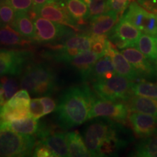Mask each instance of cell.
<instances>
[{"instance_id":"cell-28","label":"cell","mask_w":157,"mask_h":157,"mask_svg":"<svg viewBox=\"0 0 157 157\" xmlns=\"http://www.w3.org/2000/svg\"><path fill=\"white\" fill-rule=\"evenodd\" d=\"M16 31L9 25L0 26V44L7 45V46H15V45H23L26 43L31 42L22 39Z\"/></svg>"},{"instance_id":"cell-39","label":"cell","mask_w":157,"mask_h":157,"mask_svg":"<svg viewBox=\"0 0 157 157\" xmlns=\"http://www.w3.org/2000/svg\"><path fill=\"white\" fill-rule=\"evenodd\" d=\"M145 1H148V0H137V3H138V4H140L141 2H145Z\"/></svg>"},{"instance_id":"cell-27","label":"cell","mask_w":157,"mask_h":157,"mask_svg":"<svg viewBox=\"0 0 157 157\" xmlns=\"http://www.w3.org/2000/svg\"><path fill=\"white\" fill-rule=\"evenodd\" d=\"M135 156L157 157V135L144 137L135 146Z\"/></svg>"},{"instance_id":"cell-1","label":"cell","mask_w":157,"mask_h":157,"mask_svg":"<svg viewBox=\"0 0 157 157\" xmlns=\"http://www.w3.org/2000/svg\"><path fill=\"white\" fill-rule=\"evenodd\" d=\"M95 100L87 85L66 89L60 95L54 111L59 126L68 129L85 122L89 119L90 109Z\"/></svg>"},{"instance_id":"cell-24","label":"cell","mask_w":157,"mask_h":157,"mask_svg":"<svg viewBox=\"0 0 157 157\" xmlns=\"http://www.w3.org/2000/svg\"><path fill=\"white\" fill-rule=\"evenodd\" d=\"M135 47L148 60L157 63V36L141 34L137 39Z\"/></svg>"},{"instance_id":"cell-21","label":"cell","mask_w":157,"mask_h":157,"mask_svg":"<svg viewBox=\"0 0 157 157\" xmlns=\"http://www.w3.org/2000/svg\"><path fill=\"white\" fill-rule=\"evenodd\" d=\"M30 15L25 12H16L11 26L23 38L34 40L35 26Z\"/></svg>"},{"instance_id":"cell-40","label":"cell","mask_w":157,"mask_h":157,"mask_svg":"<svg viewBox=\"0 0 157 157\" xmlns=\"http://www.w3.org/2000/svg\"><path fill=\"white\" fill-rule=\"evenodd\" d=\"M4 1V0H0V4H1L2 2Z\"/></svg>"},{"instance_id":"cell-13","label":"cell","mask_w":157,"mask_h":157,"mask_svg":"<svg viewBox=\"0 0 157 157\" xmlns=\"http://www.w3.org/2000/svg\"><path fill=\"white\" fill-rule=\"evenodd\" d=\"M36 135L40 139L41 142L46 145L53 152L55 156H68L66 134L60 132H55L50 127L41 125Z\"/></svg>"},{"instance_id":"cell-19","label":"cell","mask_w":157,"mask_h":157,"mask_svg":"<svg viewBox=\"0 0 157 157\" xmlns=\"http://www.w3.org/2000/svg\"><path fill=\"white\" fill-rule=\"evenodd\" d=\"M41 124L38 119L33 117L17 121H0V130H11L15 132L25 135L37 134Z\"/></svg>"},{"instance_id":"cell-37","label":"cell","mask_w":157,"mask_h":157,"mask_svg":"<svg viewBox=\"0 0 157 157\" xmlns=\"http://www.w3.org/2000/svg\"><path fill=\"white\" fill-rule=\"evenodd\" d=\"M41 101L44 105V116L53 112L56 109V103L55 100L49 95H45L44 97L40 98Z\"/></svg>"},{"instance_id":"cell-3","label":"cell","mask_w":157,"mask_h":157,"mask_svg":"<svg viewBox=\"0 0 157 157\" xmlns=\"http://www.w3.org/2000/svg\"><path fill=\"white\" fill-rule=\"evenodd\" d=\"M36 137L11 130H0V156L21 157L32 155Z\"/></svg>"},{"instance_id":"cell-32","label":"cell","mask_w":157,"mask_h":157,"mask_svg":"<svg viewBox=\"0 0 157 157\" xmlns=\"http://www.w3.org/2000/svg\"><path fill=\"white\" fill-rule=\"evenodd\" d=\"M83 1L89 7L90 16L101 15L109 10L107 0H83Z\"/></svg>"},{"instance_id":"cell-4","label":"cell","mask_w":157,"mask_h":157,"mask_svg":"<svg viewBox=\"0 0 157 157\" xmlns=\"http://www.w3.org/2000/svg\"><path fill=\"white\" fill-rule=\"evenodd\" d=\"M133 82L126 77L116 74L107 79H100L93 83V89L101 99L105 101H128L132 96Z\"/></svg>"},{"instance_id":"cell-8","label":"cell","mask_w":157,"mask_h":157,"mask_svg":"<svg viewBox=\"0 0 157 157\" xmlns=\"http://www.w3.org/2000/svg\"><path fill=\"white\" fill-rule=\"evenodd\" d=\"M30 12L31 13L29 15L32 19L36 15H38L54 22L68 25L77 30V23L71 17L64 2L56 1L44 5L34 6Z\"/></svg>"},{"instance_id":"cell-18","label":"cell","mask_w":157,"mask_h":157,"mask_svg":"<svg viewBox=\"0 0 157 157\" xmlns=\"http://www.w3.org/2000/svg\"><path fill=\"white\" fill-rule=\"evenodd\" d=\"M118 13L108 10L101 15L93 16L90 21L91 35H106L113 29L118 21Z\"/></svg>"},{"instance_id":"cell-10","label":"cell","mask_w":157,"mask_h":157,"mask_svg":"<svg viewBox=\"0 0 157 157\" xmlns=\"http://www.w3.org/2000/svg\"><path fill=\"white\" fill-rule=\"evenodd\" d=\"M91 36L87 35H74L67 39L64 44L58 48V50L52 55L56 61L68 63L72 58L82 52L91 49Z\"/></svg>"},{"instance_id":"cell-31","label":"cell","mask_w":157,"mask_h":157,"mask_svg":"<svg viewBox=\"0 0 157 157\" xmlns=\"http://www.w3.org/2000/svg\"><path fill=\"white\" fill-rule=\"evenodd\" d=\"M10 5L5 2L0 4V26L9 25L14 21L16 12Z\"/></svg>"},{"instance_id":"cell-26","label":"cell","mask_w":157,"mask_h":157,"mask_svg":"<svg viewBox=\"0 0 157 157\" xmlns=\"http://www.w3.org/2000/svg\"><path fill=\"white\" fill-rule=\"evenodd\" d=\"M18 82L10 75L0 76V106L5 105L18 91Z\"/></svg>"},{"instance_id":"cell-17","label":"cell","mask_w":157,"mask_h":157,"mask_svg":"<svg viewBox=\"0 0 157 157\" xmlns=\"http://www.w3.org/2000/svg\"><path fill=\"white\" fill-rule=\"evenodd\" d=\"M101 58V56L92 50H87L74 57L67 63H69L74 69L77 71L82 79L86 82L89 80L90 72L94 64Z\"/></svg>"},{"instance_id":"cell-5","label":"cell","mask_w":157,"mask_h":157,"mask_svg":"<svg viewBox=\"0 0 157 157\" xmlns=\"http://www.w3.org/2000/svg\"><path fill=\"white\" fill-rule=\"evenodd\" d=\"M116 123L109 119H99L91 121L84 129V140L91 156H98L103 143L111 135Z\"/></svg>"},{"instance_id":"cell-7","label":"cell","mask_w":157,"mask_h":157,"mask_svg":"<svg viewBox=\"0 0 157 157\" xmlns=\"http://www.w3.org/2000/svg\"><path fill=\"white\" fill-rule=\"evenodd\" d=\"M145 34L157 36V15L146 10L136 2H132L123 16Z\"/></svg>"},{"instance_id":"cell-36","label":"cell","mask_w":157,"mask_h":157,"mask_svg":"<svg viewBox=\"0 0 157 157\" xmlns=\"http://www.w3.org/2000/svg\"><path fill=\"white\" fill-rule=\"evenodd\" d=\"M32 156L35 157H53L55 155L46 145L39 140L36 142L33 151Z\"/></svg>"},{"instance_id":"cell-29","label":"cell","mask_w":157,"mask_h":157,"mask_svg":"<svg viewBox=\"0 0 157 157\" xmlns=\"http://www.w3.org/2000/svg\"><path fill=\"white\" fill-rule=\"evenodd\" d=\"M132 92L135 95L157 99V84L146 81L133 83Z\"/></svg>"},{"instance_id":"cell-16","label":"cell","mask_w":157,"mask_h":157,"mask_svg":"<svg viewBox=\"0 0 157 157\" xmlns=\"http://www.w3.org/2000/svg\"><path fill=\"white\" fill-rule=\"evenodd\" d=\"M105 55L109 56L112 59L116 73L118 75L126 77L131 81L137 80L140 78L139 74L133 67L132 65L124 58V56L121 52H119L116 49L114 44L110 40H109V42H108Z\"/></svg>"},{"instance_id":"cell-2","label":"cell","mask_w":157,"mask_h":157,"mask_svg":"<svg viewBox=\"0 0 157 157\" xmlns=\"http://www.w3.org/2000/svg\"><path fill=\"white\" fill-rule=\"evenodd\" d=\"M20 86L32 95H50L57 87L56 74L44 64L31 65L21 75Z\"/></svg>"},{"instance_id":"cell-6","label":"cell","mask_w":157,"mask_h":157,"mask_svg":"<svg viewBox=\"0 0 157 157\" xmlns=\"http://www.w3.org/2000/svg\"><path fill=\"white\" fill-rule=\"evenodd\" d=\"M35 26L34 40L44 44L56 42L65 36L73 34L71 27L54 22L44 17L36 15L34 18Z\"/></svg>"},{"instance_id":"cell-34","label":"cell","mask_w":157,"mask_h":157,"mask_svg":"<svg viewBox=\"0 0 157 157\" xmlns=\"http://www.w3.org/2000/svg\"><path fill=\"white\" fill-rule=\"evenodd\" d=\"M29 109H30L31 117L34 119H39L44 116V105L41 101L40 98L31 100Z\"/></svg>"},{"instance_id":"cell-22","label":"cell","mask_w":157,"mask_h":157,"mask_svg":"<svg viewBox=\"0 0 157 157\" xmlns=\"http://www.w3.org/2000/svg\"><path fill=\"white\" fill-rule=\"evenodd\" d=\"M130 111L148 113L157 117V99L135 95L128 100Z\"/></svg>"},{"instance_id":"cell-35","label":"cell","mask_w":157,"mask_h":157,"mask_svg":"<svg viewBox=\"0 0 157 157\" xmlns=\"http://www.w3.org/2000/svg\"><path fill=\"white\" fill-rule=\"evenodd\" d=\"M131 1L132 0H107L108 10L114 11L118 14H122Z\"/></svg>"},{"instance_id":"cell-14","label":"cell","mask_w":157,"mask_h":157,"mask_svg":"<svg viewBox=\"0 0 157 157\" xmlns=\"http://www.w3.org/2000/svg\"><path fill=\"white\" fill-rule=\"evenodd\" d=\"M121 53L132 65L140 78H153L156 72L155 66L138 49L132 47L121 49Z\"/></svg>"},{"instance_id":"cell-15","label":"cell","mask_w":157,"mask_h":157,"mask_svg":"<svg viewBox=\"0 0 157 157\" xmlns=\"http://www.w3.org/2000/svg\"><path fill=\"white\" fill-rule=\"evenodd\" d=\"M128 119L137 137L144 138L154 135L156 132L157 117L154 116L135 111L128 116Z\"/></svg>"},{"instance_id":"cell-12","label":"cell","mask_w":157,"mask_h":157,"mask_svg":"<svg viewBox=\"0 0 157 157\" xmlns=\"http://www.w3.org/2000/svg\"><path fill=\"white\" fill-rule=\"evenodd\" d=\"M30 56L24 51L0 48V76L21 74Z\"/></svg>"},{"instance_id":"cell-23","label":"cell","mask_w":157,"mask_h":157,"mask_svg":"<svg viewBox=\"0 0 157 157\" xmlns=\"http://www.w3.org/2000/svg\"><path fill=\"white\" fill-rule=\"evenodd\" d=\"M68 143V156L84 157L91 156L84 140L78 132L66 133Z\"/></svg>"},{"instance_id":"cell-30","label":"cell","mask_w":157,"mask_h":157,"mask_svg":"<svg viewBox=\"0 0 157 157\" xmlns=\"http://www.w3.org/2000/svg\"><path fill=\"white\" fill-rule=\"evenodd\" d=\"M92 45L91 50L98 56L103 57L105 56L109 39L107 35H91Z\"/></svg>"},{"instance_id":"cell-9","label":"cell","mask_w":157,"mask_h":157,"mask_svg":"<svg viewBox=\"0 0 157 157\" xmlns=\"http://www.w3.org/2000/svg\"><path fill=\"white\" fill-rule=\"evenodd\" d=\"M128 106L124 103L105 100H95L89 113V119L105 118L119 123H124L128 117Z\"/></svg>"},{"instance_id":"cell-33","label":"cell","mask_w":157,"mask_h":157,"mask_svg":"<svg viewBox=\"0 0 157 157\" xmlns=\"http://www.w3.org/2000/svg\"><path fill=\"white\" fill-rule=\"evenodd\" d=\"M4 2L10 5L15 12L29 13L34 7L33 0H4Z\"/></svg>"},{"instance_id":"cell-38","label":"cell","mask_w":157,"mask_h":157,"mask_svg":"<svg viewBox=\"0 0 157 157\" xmlns=\"http://www.w3.org/2000/svg\"><path fill=\"white\" fill-rule=\"evenodd\" d=\"M56 1H58V0H33L34 6L44 5H46V4L52 3Z\"/></svg>"},{"instance_id":"cell-20","label":"cell","mask_w":157,"mask_h":157,"mask_svg":"<svg viewBox=\"0 0 157 157\" xmlns=\"http://www.w3.org/2000/svg\"><path fill=\"white\" fill-rule=\"evenodd\" d=\"M117 73L112 59L109 56H104L99 58L94 64L90 74V80L94 82L100 79H107L115 76Z\"/></svg>"},{"instance_id":"cell-11","label":"cell","mask_w":157,"mask_h":157,"mask_svg":"<svg viewBox=\"0 0 157 157\" xmlns=\"http://www.w3.org/2000/svg\"><path fill=\"white\" fill-rule=\"evenodd\" d=\"M141 35L140 31L129 21L121 17L109 34V40L118 48L135 47Z\"/></svg>"},{"instance_id":"cell-25","label":"cell","mask_w":157,"mask_h":157,"mask_svg":"<svg viewBox=\"0 0 157 157\" xmlns=\"http://www.w3.org/2000/svg\"><path fill=\"white\" fill-rule=\"evenodd\" d=\"M66 8L76 23L82 24L90 16V10L83 0H66Z\"/></svg>"}]
</instances>
